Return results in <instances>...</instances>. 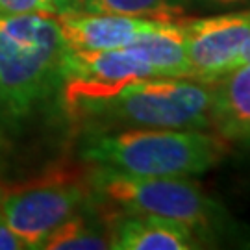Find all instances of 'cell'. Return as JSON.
<instances>
[{
    "mask_svg": "<svg viewBox=\"0 0 250 250\" xmlns=\"http://www.w3.org/2000/svg\"><path fill=\"white\" fill-rule=\"evenodd\" d=\"M191 2H200L209 8H224V6H250V0H191Z\"/></svg>",
    "mask_w": 250,
    "mask_h": 250,
    "instance_id": "obj_16",
    "label": "cell"
},
{
    "mask_svg": "<svg viewBox=\"0 0 250 250\" xmlns=\"http://www.w3.org/2000/svg\"><path fill=\"white\" fill-rule=\"evenodd\" d=\"M191 0H85L83 11L178 22L186 19Z\"/></svg>",
    "mask_w": 250,
    "mask_h": 250,
    "instance_id": "obj_12",
    "label": "cell"
},
{
    "mask_svg": "<svg viewBox=\"0 0 250 250\" xmlns=\"http://www.w3.org/2000/svg\"><path fill=\"white\" fill-rule=\"evenodd\" d=\"M213 83L198 78H146L123 85L67 82L62 107L85 130H211Z\"/></svg>",
    "mask_w": 250,
    "mask_h": 250,
    "instance_id": "obj_1",
    "label": "cell"
},
{
    "mask_svg": "<svg viewBox=\"0 0 250 250\" xmlns=\"http://www.w3.org/2000/svg\"><path fill=\"white\" fill-rule=\"evenodd\" d=\"M202 241L186 224L154 215L113 213L109 249L115 250H195Z\"/></svg>",
    "mask_w": 250,
    "mask_h": 250,
    "instance_id": "obj_8",
    "label": "cell"
},
{
    "mask_svg": "<svg viewBox=\"0 0 250 250\" xmlns=\"http://www.w3.org/2000/svg\"><path fill=\"white\" fill-rule=\"evenodd\" d=\"M193 78L213 82L250 41V8L206 19L180 21Z\"/></svg>",
    "mask_w": 250,
    "mask_h": 250,
    "instance_id": "obj_6",
    "label": "cell"
},
{
    "mask_svg": "<svg viewBox=\"0 0 250 250\" xmlns=\"http://www.w3.org/2000/svg\"><path fill=\"white\" fill-rule=\"evenodd\" d=\"M26 13L56 15V8L52 0H0V19Z\"/></svg>",
    "mask_w": 250,
    "mask_h": 250,
    "instance_id": "obj_13",
    "label": "cell"
},
{
    "mask_svg": "<svg viewBox=\"0 0 250 250\" xmlns=\"http://www.w3.org/2000/svg\"><path fill=\"white\" fill-rule=\"evenodd\" d=\"M224 154L226 141L209 130H85L78 141V156L89 167L135 176H197L213 169Z\"/></svg>",
    "mask_w": 250,
    "mask_h": 250,
    "instance_id": "obj_2",
    "label": "cell"
},
{
    "mask_svg": "<svg viewBox=\"0 0 250 250\" xmlns=\"http://www.w3.org/2000/svg\"><path fill=\"white\" fill-rule=\"evenodd\" d=\"M56 15H65V13H74V11H83L85 0H52Z\"/></svg>",
    "mask_w": 250,
    "mask_h": 250,
    "instance_id": "obj_15",
    "label": "cell"
},
{
    "mask_svg": "<svg viewBox=\"0 0 250 250\" xmlns=\"http://www.w3.org/2000/svg\"><path fill=\"white\" fill-rule=\"evenodd\" d=\"M93 195V193H91ZM41 250H102L109 249V219L91 198L85 208L69 217L41 243Z\"/></svg>",
    "mask_w": 250,
    "mask_h": 250,
    "instance_id": "obj_11",
    "label": "cell"
},
{
    "mask_svg": "<svg viewBox=\"0 0 250 250\" xmlns=\"http://www.w3.org/2000/svg\"><path fill=\"white\" fill-rule=\"evenodd\" d=\"M58 22L69 50L99 52L123 48L137 36L150 30L158 21L115 13L74 11L58 15Z\"/></svg>",
    "mask_w": 250,
    "mask_h": 250,
    "instance_id": "obj_7",
    "label": "cell"
},
{
    "mask_svg": "<svg viewBox=\"0 0 250 250\" xmlns=\"http://www.w3.org/2000/svg\"><path fill=\"white\" fill-rule=\"evenodd\" d=\"M87 182L93 198L109 213L154 215L178 221L202 243H211L223 230L224 209L188 178L93 169Z\"/></svg>",
    "mask_w": 250,
    "mask_h": 250,
    "instance_id": "obj_4",
    "label": "cell"
},
{
    "mask_svg": "<svg viewBox=\"0 0 250 250\" xmlns=\"http://www.w3.org/2000/svg\"><path fill=\"white\" fill-rule=\"evenodd\" d=\"M87 180L52 172L0 189V209L24 249L37 250L48 233L91 202Z\"/></svg>",
    "mask_w": 250,
    "mask_h": 250,
    "instance_id": "obj_5",
    "label": "cell"
},
{
    "mask_svg": "<svg viewBox=\"0 0 250 250\" xmlns=\"http://www.w3.org/2000/svg\"><path fill=\"white\" fill-rule=\"evenodd\" d=\"M211 128L224 141L250 139V63L213 82Z\"/></svg>",
    "mask_w": 250,
    "mask_h": 250,
    "instance_id": "obj_9",
    "label": "cell"
},
{
    "mask_svg": "<svg viewBox=\"0 0 250 250\" xmlns=\"http://www.w3.org/2000/svg\"><path fill=\"white\" fill-rule=\"evenodd\" d=\"M67 54L58 15L0 19V91L9 121L62 106Z\"/></svg>",
    "mask_w": 250,
    "mask_h": 250,
    "instance_id": "obj_3",
    "label": "cell"
},
{
    "mask_svg": "<svg viewBox=\"0 0 250 250\" xmlns=\"http://www.w3.org/2000/svg\"><path fill=\"white\" fill-rule=\"evenodd\" d=\"M0 250H24V245L6 223L2 209H0Z\"/></svg>",
    "mask_w": 250,
    "mask_h": 250,
    "instance_id": "obj_14",
    "label": "cell"
},
{
    "mask_svg": "<svg viewBox=\"0 0 250 250\" xmlns=\"http://www.w3.org/2000/svg\"><path fill=\"white\" fill-rule=\"evenodd\" d=\"M2 121H9L8 113H6V106H4V99H2V91H0V123Z\"/></svg>",
    "mask_w": 250,
    "mask_h": 250,
    "instance_id": "obj_18",
    "label": "cell"
},
{
    "mask_svg": "<svg viewBox=\"0 0 250 250\" xmlns=\"http://www.w3.org/2000/svg\"><path fill=\"white\" fill-rule=\"evenodd\" d=\"M126 46L132 48L158 78H193L180 21H158Z\"/></svg>",
    "mask_w": 250,
    "mask_h": 250,
    "instance_id": "obj_10",
    "label": "cell"
},
{
    "mask_svg": "<svg viewBox=\"0 0 250 250\" xmlns=\"http://www.w3.org/2000/svg\"><path fill=\"white\" fill-rule=\"evenodd\" d=\"M247 63H250V41L245 46H243L241 52L235 56V60H233L232 65H230V71H232V69H235V67L247 65Z\"/></svg>",
    "mask_w": 250,
    "mask_h": 250,
    "instance_id": "obj_17",
    "label": "cell"
}]
</instances>
